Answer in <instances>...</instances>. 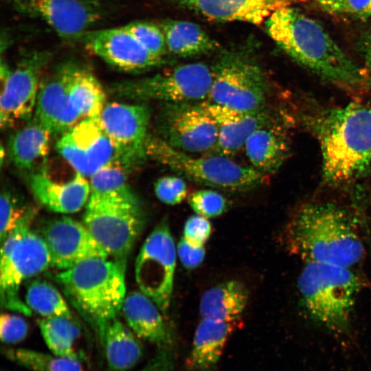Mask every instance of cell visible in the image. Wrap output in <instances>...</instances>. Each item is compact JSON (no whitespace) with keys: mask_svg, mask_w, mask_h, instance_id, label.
<instances>
[{"mask_svg":"<svg viewBox=\"0 0 371 371\" xmlns=\"http://www.w3.org/2000/svg\"><path fill=\"white\" fill-rule=\"evenodd\" d=\"M297 285L300 304L311 319L333 331L348 327L363 286L353 268L304 262Z\"/></svg>","mask_w":371,"mask_h":371,"instance_id":"obj_5","label":"cell"},{"mask_svg":"<svg viewBox=\"0 0 371 371\" xmlns=\"http://www.w3.org/2000/svg\"><path fill=\"white\" fill-rule=\"evenodd\" d=\"M41 236L49 252L51 265L61 271L93 258H109L87 226L62 216L46 221Z\"/></svg>","mask_w":371,"mask_h":371,"instance_id":"obj_15","label":"cell"},{"mask_svg":"<svg viewBox=\"0 0 371 371\" xmlns=\"http://www.w3.org/2000/svg\"><path fill=\"white\" fill-rule=\"evenodd\" d=\"M244 148L254 168L265 176L274 173L289 153L285 127L271 117L251 134Z\"/></svg>","mask_w":371,"mask_h":371,"instance_id":"obj_23","label":"cell"},{"mask_svg":"<svg viewBox=\"0 0 371 371\" xmlns=\"http://www.w3.org/2000/svg\"><path fill=\"white\" fill-rule=\"evenodd\" d=\"M139 371H176L170 348H159L154 357Z\"/></svg>","mask_w":371,"mask_h":371,"instance_id":"obj_42","label":"cell"},{"mask_svg":"<svg viewBox=\"0 0 371 371\" xmlns=\"http://www.w3.org/2000/svg\"><path fill=\"white\" fill-rule=\"evenodd\" d=\"M122 311L124 317L137 337L155 344L159 348H170L172 339L157 305L140 291L126 295Z\"/></svg>","mask_w":371,"mask_h":371,"instance_id":"obj_24","label":"cell"},{"mask_svg":"<svg viewBox=\"0 0 371 371\" xmlns=\"http://www.w3.org/2000/svg\"><path fill=\"white\" fill-rule=\"evenodd\" d=\"M148 52L162 58L167 50L166 38L161 28L146 21L131 22L123 26Z\"/></svg>","mask_w":371,"mask_h":371,"instance_id":"obj_36","label":"cell"},{"mask_svg":"<svg viewBox=\"0 0 371 371\" xmlns=\"http://www.w3.org/2000/svg\"><path fill=\"white\" fill-rule=\"evenodd\" d=\"M69 93L72 106L82 120L98 116L106 104L104 89L93 74L71 64Z\"/></svg>","mask_w":371,"mask_h":371,"instance_id":"obj_30","label":"cell"},{"mask_svg":"<svg viewBox=\"0 0 371 371\" xmlns=\"http://www.w3.org/2000/svg\"><path fill=\"white\" fill-rule=\"evenodd\" d=\"M128 168L122 164L106 166L89 178L91 193L128 196L134 194L127 182Z\"/></svg>","mask_w":371,"mask_h":371,"instance_id":"obj_34","label":"cell"},{"mask_svg":"<svg viewBox=\"0 0 371 371\" xmlns=\"http://www.w3.org/2000/svg\"><path fill=\"white\" fill-rule=\"evenodd\" d=\"M126 264L93 258L60 271L56 278L73 305L97 331L117 317L126 297Z\"/></svg>","mask_w":371,"mask_h":371,"instance_id":"obj_4","label":"cell"},{"mask_svg":"<svg viewBox=\"0 0 371 371\" xmlns=\"http://www.w3.org/2000/svg\"><path fill=\"white\" fill-rule=\"evenodd\" d=\"M35 214L23 218L1 241L0 293L1 306L30 316L32 310L19 295L23 280L51 265L47 247L40 234L30 229Z\"/></svg>","mask_w":371,"mask_h":371,"instance_id":"obj_8","label":"cell"},{"mask_svg":"<svg viewBox=\"0 0 371 371\" xmlns=\"http://www.w3.org/2000/svg\"><path fill=\"white\" fill-rule=\"evenodd\" d=\"M48 55L36 53L24 58L14 69L1 63L0 124L8 128L25 123L34 115L41 72Z\"/></svg>","mask_w":371,"mask_h":371,"instance_id":"obj_14","label":"cell"},{"mask_svg":"<svg viewBox=\"0 0 371 371\" xmlns=\"http://www.w3.org/2000/svg\"><path fill=\"white\" fill-rule=\"evenodd\" d=\"M201 104L216 122L218 135L216 153L225 157L236 155L251 134L271 116L265 109L245 111L216 104L209 101Z\"/></svg>","mask_w":371,"mask_h":371,"instance_id":"obj_22","label":"cell"},{"mask_svg":"<svg viewBox=\"0 0 371 371\" xmlns=\"http://www.w3.org/2000/svg\"><path fill=\"white\" fill-rule=\"evenodd\" d=\"M20 11L45 21L62 38H79L103 15L98 0H13Z\"/></svg>","mask_w":371,"mask_h":371,"instance_id":"obj_16","label":"cell"},{"mask_svg":"<svg viewBox=\"0 0 371 371\" xmlns=\"http://www.w3.org/2000/svg\"><path fill=\"white\" fill-rule=\"evenodd\" d=\"M150 110L145 104L106 103L98 115L102 126L133 167L144 157Z\"/></svg>","mask_w":371,"mask_h":371,"instance_id":"obj_17","label":"cell"},{"mask_svg":"<svg viewBox=\"0 0 371 371\" xmlns=\"http://www.w3.org/2000/svg\"><path fill=\"white\" fill-rule=\"evenodd\" d=\"M146 155L197 183L224 190H249L258 186L265 177L253 167L242 166L228 157L192 156L159 137H148Z\"/></svg>","mask_w":371,"mask_h":371,"instance_id":"obj_7","label":"cell"},{"mask_svg":"<svg viewBox=\"0 0 371 371\" xmlns=\"http://www.w3.org/2000/svg\"><path fill=\"white\" fill-rule=\"evenodd\" d=\"M249 299L246 286L230 280L207 290L201 296L199 312L203 319L234 322L240 319Z\"/></svg>","mask_w":371,"mask_h":371,"instance_id":"obj_28","label":"cell"},{"mask_svg":"<svg viewBox=\"0 0 371 371\" xmlns=\"http://www.w3.org/2000/svg\"><path fill=\"white\" fill-rule=\"evenodd\" d=\"M70 69L61 66L41 82L33 117L52 135L60 137L82 120L69 99Z\"/></svg>","mask_w":371,"mask_h":371,"instance_id":"obj_19","label":"cell"},{"mask_svg":"<svg viewBox=\"0 0 371 371\" xmlns=\"http://www.w3.org/2000/svg\"><path fill=\"white\" fill-rule=\"evenodd\" d=\"M192 210L205 218L218 216L227 209V202L220 193L212 190H199L191 193L188 198Z\"/></svg>","mask_w":371,"mask_h":371,"instance_id":"obj_37","label":"cell"},{"mask_svg":"<svg viewBox=\"0 0 371 371\" xmlns=\"http://www.w3.org/2000/svg\"><path fill=\"white\" fill-rule=\"evenodd\" d=\"M304 122L319 144L326 183H350L370 170L371 106L352 102L320 109Z\"/></svg>","mask_w":371,"mask_h":371,"instance_id":"obj_2","label":"cell"},{"mask_svg":"<svg viewBox=\"0 0 371 371\" xmlns=\"http://www.w3.org/2000/svg\"><path fill=\"white\" fill-rule=\"evenodd\" d=\"M38 326L44 341L52 353L83 360V355L76 350L75 345L80 329L73 318L45 317L39 321Z\"/></svg>","mask_w":371,"mask_h":371,"instance_id":"obj_31","label":"cell"},{"mask_svg":"<svg viewBox=\"0 0 371 371\" xmlns=\"http://www.w3.org/2000/svg\"><path fill=\"white\" fill-rule=\"evenodd\" d=\"M167 49L182 57L213 51L218 44L197 24L186 21L168 20L161 25Z\"/></svg>","mask_w":371,"mask_h":371,"instance_id":"obj_29","label":"cell"},{"mask_svg":"<svg viewBox=\"0 0 371 371\" xmlns=\"http://www.w3.org/2000/svg\"><path fill=\"white\" fill-rule=\"evenodd\" d=\"M177 254L182 265L192 269L201 264L205 251L204 246L193 245L182 237L177 245Z\"/></svg>","mask_w":371,"mask_h":371,"instance_id":"obj_41","label":"cell"},{"mask_svg":"<svg viewBox=\"0 0 371 371\" xmlns=\"http://www.w3.org/2000/svg\"><path fill=\"white\" fill-rule=\"evenodd\" d=\"M161 104L157 115L159 138L187 153L214 149L218 140V126L201 102Z\"/></svg>","mask_w":371,"mask_h":371,"instance_id":"obj_13","label":"cell"},{"mask_svg":"<svg viewBox=\"0 0 371 371\" xmlns=\"http://www.w3.org/2000/svg\"><path fill=\"white\" fill-rule=\"evenodd\" d=\"M56 148L69 165L85 177L114 164L131 168L117 144L104 130L98 116L78 122L60 137Z\"/></svg>","mask_w":371,"mask_h":371,"instance_id":"obj_12","label":"cell"},{"mask_svg":"<svg viewBox=\"0 0 371 371\" xmlns=\"http://www.w3.org/2000/svg\"><path fill=\"white\" fill-rule=\"evenodd\" d=\"M267 86L258 64L240 52H225L212 69L208 100L234 109L253 111L265 108Z\"/></svg>","mask_w":371,"mask_h":371,"instance_id":"obj_10","label":"cell"},{"mask_svg":"<svg viewBox=\"0 0 371 371\" xmlns=\"http://www.w3.org/2000/svg\"><path fill=\"white\" fill-rule=\"evenodd\" d=\"M176 249L168 223L162 221L144 241L135 265L139 290L163 313L168 311L173 290Z\"/></svg>","mask_w":371,"mask_h":371,"instance_id":"obj_11","label":"cell"},{"mask_svg":"<svg viewBox=\"0 0 371 371\" xmlns=\"http://www.w3.org/2000/svg\"><path fill=\"white\" fill-rule=\"evenodd\" d=\"M52 135L33 117L12 133L8 140L7 153L12 164L30 175L44 167Z\"/></svg>","mask_w":371,"mask_h":371,"instance_id":"obj_25","label":"cell"},{"mask_svg":"<svg viewBox=\"0 0 371 371\" xmlns=\"http://www.w3.org/2000/svg\"><path fill=\"white\" fill-rule=\"evenodd\" d=\"M145 214L134 194L128 196L90 193L83 223L114 260L126 258L145 225Z\"/></svg>","mask_w":371,"mask_h":371,"instance_id":"obj_6","label":"cell"},{"mask_svg":"<svg viewBox=\"0 0 371 371\" xmlns=\"http://www.w3.org/2000/svg\"><path fill=\"white\" fill-rule=\"evenodd\" d=\"M81 39L87 50L109 65L127 72L148 70L163 60L148 52L123 26L89 30Z\"/></svg>","mask_w":371,"mask_h":371,"instance_id":"obj_18","label":"cell"},{"mask_svg":"<svg viewBox=\"0 0 371 371\" xmlns=\"http://www.w3.org/2000/svg\"><path fill=\"white\" fill-rule=\"evenodd\" d=\"M344 12L360 19L371 17V0H344Z\"/></svg>","mask_w":371,"mask_h":371,"instance_id":"obj_43","label":"cell"},{"mask_svg":"<svg viewBox=\"0 0 371 371\" xmlns=\"http://www.w3.org/2000/svg\"><path fill=\"white\" fill-rule=\"evenodd\" d=\"M355 220L349 210L333 203H305L287 223L286 246L304 262L354 268L366 254Z\"/></svg>","mask_w":371,"mask_h":371,"instance_id":"obj_1","label":"cell"},{"mask_svg":"<svg viewBox=\"0 0 371 371\" xmlns=\"http://www.w3.org/2000/svg\"><path fill=\"white\" fill-rule=\"evenodd\" d=\"M98 337L111 371H128L140 360L143 350L137 336L117 317Z\"/></svg>","mask_w":371,"mask_h":371,"instance_id":"obj_27","label":"cell"},{"mask_svg":"<svg viewBox=\"0 0 371 371\" xmlns=\"http://www.w3.org/2000/svg\"><path fill=\"white\" fill-rule=\"evenodd\" d=\"M326 11L330 13L344 12V0H316Z\"/></svg>","mask_w":371,"mask_h":371,"instance_id":"obj_45","label":"cell"},{"mask_svg":"<svg viewBox=\"0 0 371 371\" xmlns=\"http://www.w3.org/2000/svg\"><path fill=\"white\" fill-rule=\"evenodd\" d=\"M28 333V324L22 317L2 313L0 317V337L3 343L14 344L23 341Z\"/></svg>","mask_w":371,"mask_h":371,"instance_id":"obj_39","label":"cell"},{"mask_svg":"<svg viewBox=\"0 0 371 371\" xmlns=\"http://www.w3.org/2000/svg\"><path fill=\"white\" fill-rule=\"evenodd\" d=\"M154 190L157 197L168 205L181 203L188 194L186 182L175 176H165L158 179L154 184Z\"/></svg>","mask_w":371,"mask_h":371,"instance_id":"obj_38","label":"cell"},{"mask_svg":"<svg viewBox=\"0 0 371 371\" xmlns=\"http://www.w3.org/2000/svg\"><path fill=\"white\" fill-rule=\"evenodd\" d=\"M210 21L260 24L293 0H171Z\"/></svg>","mask_w":371,"mask_h":371,"instance_id":"obj_21","label":"cell"},{"mask_svg":"<svg viewBox=\"0 0 371 371\" xmlns=\"http://www.w3.org/2000/svg\"><path fill=\"white\" fill-rule=\"evenodd\" d=\"M360 49L365 60L368 76L371 80V29L362 36L360 42Z\"/></svg>","mask_w":371,"mask_h":371,"instance_id":"obj_44","label":"cell"},{"mask_svg":"<svg viewBox=\"0 0 371 371\" xmlns=\"http://www.w3.org/2000/svg\"><path fill=\"white\" fill-rule=\"evenodd\" d=\"M2 353L10 361L31 371H88L82 361L27 348H7Z\"/></svg>","mask_w":371,"mask_h":371,"instance_id":"obj_32","label":"cell"},{"mask_svg":"<svg viewBox=\"0 0 371 371\" xmlns=\"http://www.w3.org/2000/svg\"><path fill=\"white\" fill-rule=\"evenodd\" d=\"M28 307L44 318L52 317H72L65 299L50 282L35 279L28 282L25 293Z\"/></svg>","mask_w":371,"mask_h":371,"instance_id":"obj_33","label":"cell"},{"mask_svg":"<svg viewBox=\"0 0 371 371\" xmlns=\"http://www.w3.org/2000/svg\"><path fill=\"white\" fill-rule=\"evenodd\" d=\"M276 43L298 64L336 84L357 87L366 74L334 41L319 23L291 5L275 11L265 21Z\"/></svg>","mask_w":371,"mask_h":371,"instance_id":"obj_3","label":"cell"},{"mask_svg":"<svg viewBox=\"0 0 371 371\" xmlns=\"http://www.w3.org/2000/svg\"><path fill=\"white\" fill-rule=\"evenodd\" d=\"M203 319L198 324L187 361L192 371H208L218 361L229 336L239 324Z\"/></svg>","mask_w":371,"mask_h":371,"instance_id":"obj_26","label":"cell"},{"mask_svg":"<svg viewBox=\"0 0 371 371\" xmlns=\"http://www.w3.org/2000/svg\"><path fill=\"white\" fill-rule=\"evenodd\" d=\"M212 233V225L207 218L194 215L187 219L183 228V238L195 246H203Z\"/></svg>","mask_w":371,"mask_h":371,"instance_id":"obj_40","label":"cell"},{"mask_svg":"<svg viewBox=\"0 0 371 371\" xmlns=\"http://www.w3.org/2000/svg\"><path fill=\"white\" fill-rule=\"evenodd\" d=\"M212 69L203 63L181 65L153 76L115 83V95L135 100L199 102L208 98Z\"/></svg>","mask_w":371,"mask_h":371,"instance_id":"obj_9","label":"cell"},{"mask_svg":"<svg viewBox=\"0 0 371 371\" xmlns=\"http://www.w3.org/2000/svg\"><path fill=\"white\" fill-rule=\"evenodd\" d=\"M1 242L27 216L35 213L34 209L26 205L22 197L8 187L3 188L0 196Z\"/></svg>","mask_w":371,"mask_h":371,"instance_id":"obj_35","label":"cell"},{"mask_svg":"<svg viewBox=\"0 0 371 371\" xmlns=\"http://www.w3.org/2000/svg\"><path fill=\"white\" fill-rule=\"evenodd\" d=\"M28 183L40 203L50 211L64 214L80 210L86 205L91 193L87 177L76 172L73 177L60 181L49 176L43 167L30 175Z\"/></svg>","mask_w":371,"mask_h":371,"instance_id":"obj_20","label":"cell"}]
</instances>
